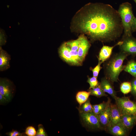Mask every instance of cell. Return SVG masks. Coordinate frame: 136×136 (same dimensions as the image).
<instances>
[{"instance_id":"cell-16","label":"cell","mask_w":136,"mask_h":136,"mask_svg":"<svg viewBox=\"0 0 136 136\" xmlns=\"http://www.w3.org/2000/svg\"><path fill=\"white\" fill-rule=\"evenodd\" d=\"M122 123L127 129L132 128L136 122V117L128 114H122L121 117Z\"/></svg>"},{"instance_id":"cell-1","label":"cell","mask_w":136,"mask_h":136,"mask_svg":"<svg viewBox=\"0 0 136 136\" xmlns=\"http://www.w3.org/2000/svg\"><path fill=\"white\" fill-rule=\"evenodd\" d=\"M79 23L81 30L94 40L107 42L121 36L123 29L118 12L103 3L90 4Z\"/></svg>"},{"instance_id":"cell-28","label":"cell","mask_w":136,"mask_h":136,"mask_svg":"<svg viewBox=\"0 0 136 136\" xmlns=\"http://www.w3.org/2000/svg\"><path fill=\"white\" fill-rule=\"evenodd\" d=\"M101 64V63L98 61L97 65L93 69H91V70L92 72L93 77L97 78L99 72L102 68L100 66Z\"/></svg>"},{"instance_id":"cell-34","label":"cell","mask_w":136,"mask_h":136,"mask_svg":"<svg viewBox=\"0 0 136 136\" xmlns=\"http://www.w3.org/2000/svg\"><path fill=\"white\" fill-rule=\"evenodd\" d=\"M135 3L136 4V0H133Z\"/></svg>"},{"instance_id":"cell-24","label":"cell","mask_w":136,"mask_h":136,"mask_svg":"<svg viewBox=\"0 0 136 136\" xmlns=\"http://www.w3.org/2000/svg\"><path fill=\"white\" fill-rule=\"evenodd\" d=\"M120 89L121 91L124 94L129 93L131 90V83L127 82L122 83L121 85Z\"/></svg>"},{"instance_id":"cell-22","label":"cell","mask_w":136,"mask_h":136,"mask_svg":"<svg viewBox=\"0 0 136 136\" xmlns=\"http://www.w3.org/2000/svg\"><path fill=\"white\" fill-rule=\"evenodd\" d=\"M70 52L72 59V64L79 65L82 64L78 56V50L72 51L70 48Z\"/></svg>"},{"instance_id":"cell-20","label":"cell","mask_w":136,"mask_h":136,"mask_svg":"<svg viewBox=\"0 0 136 136\" xmlns=\"http://www.w3.org/2000/svg\"><path fill=\"white\" fill-rule=\"evenodd\" d=\"M78 110L79 113L93 112L92 105L90 103V100L88 99L86 102L80 105Z\"/></svg>"},{"instance_id":"cell-30","label":"cell","mask_w":136,"mask_h":136,"mask_svg":"<svg viewBox=\"0 0 136 136\" xmlns=\"http://www.w3.org/2000/svg\"><path fill=\"white\" fill-rule=\"evenodd\" d=\"M6 134L9 136H22L23 135V133L18 132L17 130H13L10 132H7Z\"/></svg>"},{"instance_id":"cell-32","label":"cell","mask_w":136,"mask_h":136,"mask_svg":"<svg viewBox=\"0 0 136 136\" xmlns=\"http://www.w3.org/2000/svg\"><path fill=\"white\" fill-rule=\"evenodd\" d=\"M9 102L6 98L2 94H0V104H3Z\"/></svg>"},{"instance_id":"cell-33","label":"cell","mask_w":136,"mask_h":136,"mask_svg":"<svg viewBox=\"0 0 136 136\" xmlns=\"http://www.w3.org/2000/svg\"><path fill=\"white\" fill-rule=\"evenodd\" d=\"M131 30L132 32L136 31V18L135 17L133 20L131 27Z\"/></svg>"},{"instance_id":"cell-15","label":"cell","mask_w":136,"mask_h":136,"mask_svg":"<svg viewBox=\"0 0 136 136\" xmlns=\"http://www.w3.org/2000/svg\"><path fill=\"white\" fill-rule=\"evenodd\" d=\"M70 48L65 43L60 47L59 52L61 57L66 62L72 64V59L70 52Z\"/></svg>"},{"instance_id":"cell-13","label":"cell","mask_w":136,"mask_h":136,"mask_svg":"<svg viewBox=\"0 0 136 136\" xmlns=\"http://www.w3.org/2000/svg\"><path fill=\"white\" fill-rule=\"evenodd\" d=\"M100 87L105 92L108 93L115 99L117 96L115 91L110 81L106 78H103L100 84Z\"/></svg>"},{"instance_id":"cell-31","label":"cell","mask_w":136,"mask_h":136,"mask_svg":"<svg viewBox=\"0 0 136 136\" xmlns=\"http://www.w3.org/2000/svg\"><path fill=\"white\" fill-rule=\"evenodd\" d=\"M131 93L136 96V78L134 79L131 83Z\"/></svg>"},{"instance_id":"cell-17","label":"cell","mask_w":136,"mask_h":136,"mask_svg":"<svg viewBox=\"0 0 136 136\" xmlns=\"http://www.w3.org/2000/svg\"><path fill=\"white\" fill-rule=\"evenodd\" d=\"M124 70L136 78V62L132 60L128 62Z\"/></svg>"},{"instance_id":"cell-18","label":"cell","mask_w":136,"mask_h":136,"mask_svg":"<svg viewBox=\"0 0 136 136\" xmlns=\"http://www.w3.org/2000/svg\"><path fill=\"white\" fill-rule=\"evenodd\" d=\"M90 95V92L89 91H80L77 93L76 96V99L80 105L86 102L88 99Z\"/></svg>"},{"instance_id":"cell-27","label":"cell","mask_w":136,"mask_h":136,"mask_svg":"<svg viewBox=\"0 0 136 136\" xmlns=\"http://www.w3.org/2000/svg\"><path fill=\"white\" fill-rule=\"evenodd\" d=\"M38 129L36 134V136H46L47 135L43 125L39 124L38 126Z\"/></svg>"},{"instance_id":"cell-19","label":"cell","mask_w":136,"mask_h":136,"mask_svg":"<svg viewBox=\"0 0 136 136\" xmlns=\"http://www.w3.org/2000/svg\"><path fill=\"white\" fill-rule=\"evenodd\" d=\"M89 89V91L90 92V95L97 97L107 96L105 92L100 87V84L93 88Z\"/></svg>"},{"instance_id":"cell-23","label":"cell","mask_w":136,"mask_h":136,"mask_svg":"<svg viewBox=\"0 0 136 136\" xmlns=\"http://www.w3.org/2000/svg\"><path fill=\"white\" fill-rule=\"evenodd\" d=\"M80 37L77 39L65 43L70 48V49L73 51L78 50L80 43Z\"/></svg>"},{"instance_id":"cell-10","label":"cell","mask_w":136,"mask_h":136,"mask_svg":"<svg viewBox=\"0 0 136 136\" xmlns=\"http://www.w3.org/2000/svg\"><path fill=\"white\" fill-rule=\"evenodd\" d=\"M122 42V41H120L112 46H103L99 53L98 61L101 64L108 59L112 54L113 48L116 46L121 45Z\"/></svg>"},{"instance_id":"cell-6","label":"cell","mask_w":136,"mask_h":136,"mask_svg":"<svg viewBox=\"0 0 136 136\" xmlns=\"http://www.w3.org/2000/svg\"><path fill=\"white\" fill-rule=\"evenodd\" d=\"M80 113L82 122L85 126L92 129L101 128L97 114L93 112Z\"/></svg>"},{"instance_id":"cell-8","label":"cell","mask_w":136,"mask_h":136,"mask_svg":"<svg viewBox=\"0 0 136 136\" xmlns=\"http://www.w3.org/2000/svg\"><path fill=\"white\" fill-rule=\"evenodd\" d=\"M108 101L106 108L97 114L101 127L103 126L107 128L110 123L111 116V104L109 99H108Z\"/></svg>"},{"instance_id":"cell-21","label":"cell","mask_w":136,"mask_h":136,"mask_svg":"<svg viewBox=\"0 0 136 136\" xmlns=\"http://www.w3.org/2000/svg\"><path fill=\"white\" fill-rule=\"evenodd\" d=\"M108 100L106 102H103L97 105H92L93 112L95 114H98L106 107L108 103Z\"/></svg>"},{"instance_id":"cell-3","label":"cell","mask_w":136,"mask_h":136,"mask_svg":"<svg viewBox=\"0 0 136 136\" xmlns=\"http://www.w3.org/2000/svg\"><path fill=\"white\" fill-rule=\"evenodd\" d=\"M118 12L120 16L124 30L123 38L132 36L131 27L135 17L133 13L131 5L128 2L123 3L120 5Z\"/></svg>"},{"instance_id":"cell-11","label":"cell","mask_w":136,"mask_h":136,"mask_svg":"<svg viewBox=\"0 0 136 136\" xmlns=\"http://www.w3.org/2000/svg\"><path fill=\"white\" fill-rule=\"evenodd\" d=\"M11 55L0 47V71H4L10 68Z\"/></svg>"},{"instance_id":"cell-14","label":"cell","mask_w":136,"mask_h":136,"mask_svg":"<svg viewBox=\"0 0 136 136\" xmlns=\"http://www.w3.org/2000/svg\"><path fill=\"white\" fill-rule=\"evenodd\" d=\"M108 128L110 132L115 135L123 136L126 135L127 134V129L123 124H116Z\"/></svg>"},{"instance_id":"cell-29","label":"cell","mask_w":136,"mask_h":136,"mask_svg":"<svg viewBox=\"0 0 136 136\" xmlns=\"http://www.w3.org/2000/svg\"><path fill=\"white\" fill-rule=\"evenodd\" d=\"M7 38L5 33L3 32H1L0 38V45L1 47L4 45L6 42Z\"/></svg>"},{"instance_id":"cell-9","label":"cell","mask_w":136,"mask_h":136,"mask_svg":"<svg viewBox=\"0 0 136 136\" xmlns=\"http://www.w3.org/2000/svg\"><path fill=\"white\" fill-rule=\"evenodd\" d=\"M80 37V43L78 50V54L80 61L82 62L87 54L91 45L87 38L83 35Z\"/></svg>"},{"instance_id":"cell-5","label":"cell","mask_w":136,"mask_h":136,"mask_svg":"<svg viewBox=\"0 0 136 136\" xmlns=\"http://www.w3.org/2000/svg\"><path fill=\"white\" fill-rule=\"evenodd\" d=\"M16 91L13 83L6 78H0V94L3 95L9 102L13 98Z\"/></svg>"},{"instance_id":"cell-7","label":"cell","mask_w":136,"mask_h":136,"mask_svg":"<svg viewBox=\"0 0 136 136\" xmlns=\"http://www.w3.org/2000/svg\"><path fill=\"white\" fill-rule=\"evenodd\" d=\"M122 41V44L119 45L121 52L136 55V39L131 36L123 38Z\"/></svg>"},{"instance_id":"cell-4","label":"cell","mask_w":136,"mask_h":136,"mask_svg":"<svg viewBox=\"0 0 136 136\" xmlns=\"http://www.w3.org/2000/svg\"><path fill=\"white\" fill-rule=\"evenodd\" d=\"M122 114H128L136 117V103L128 97H116L115 99Z\"/></svg>"},{"instance_id":"cell-2","label":"cell","mask_w":136,"mask_h":136,"mask_svg":"<svg viewBox=\"0 0 136 136\" xmlns=\"http://www.w3.org/2000/svg\"><path fill=\"white\" fill-rule=\"evenodd\" d=\"M128 54L121 52L113 55L104 65L106 78L112 83L117 82L120 73L124 70L125 65L124 61Z\"/></svg>"},{"instance_id":"cell-12","label":"cell","mask_w":136,"mask_h":136,"mask_svg":"<svg viewBox=\"0 0 136 136\" xmlns=\"http://www.w3.org/2000/svg\"><path fill=\"white\" fill-rule=\"evenodd\" d=\"M111 120L108 128L116 124L123 125L121 119L122 114L117 105L111 104Z\"/></svg>"},{"instance_id":"cell-25","label":"cell","mask_w":136,"mask_h":136,"mask_svg":"<svg viewBox=\"0 0 136 136\" xmlns=\"http://www.w3.org/2000/svg\"><path fill=\"white\" fill-rule=\"evenodd\" d=\"M87 82L90 85L89 89L93 88L99 84L98 83L97 78L93 76L92 77L88 78Z\"/></svg>"},{"instance_id":"cell-26","label":"cell","mask_w":136,"mask_h":136,"mask_svg":"<svg viewBox=\"0 0 136 136\" xmlns=\"http://www.w3.org/2000/svg\"><path fill=\"white\" fill-rule=\"evenodd\" d=\"M36 133L35 128L31 126L27 127L25 130V134L28 136H36Z\"/></svg>"}]
</instances>
